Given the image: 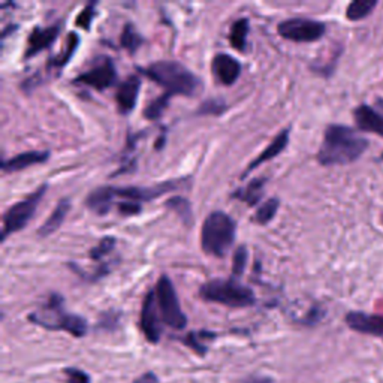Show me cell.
<instances>
[{"instance_id": "cell-1", "label": "cell", "mask_w": 383, "mask_h": 383, "mask_svg": "<svg viewBox=\"0 0 383 383\" xmlns=\"http://www.w3.org/2000/svg\"><path fill=\"white\" fill-rule=\"evenodd\" d=\"M368 147V139L353 127L334 123L325 129L324 141L316 158L322 167H344L358 160Z\"/></svg>"}, {"instance_id": "cell-2", "label": "cell", "mask_w": 383, "mask_h": 383, "mask_svg": "<svg viewBox=\"0 0 383 383\" xmlns=\"http://www.w3.org/2000/svg\"><path fill=\"white\" fill-rule=\"evenodd\" d=\"M147 78L165 88L171 96L183 95L186 98L196 96L202 92V81L180 61L160 60L151 63L147 68H138Z\"/></svg>"}, {"instance_id": "cell-3", "label": "cell", "mask_w": 383, "mask_h": 383, "mask_svg": "<svg viewBox=\"0 0 383 383\" xmlns=\"http://www.w3.org/2000/svg\"><path fill=\"white\" fill-rule=\"evenodd\" d=\"M29 321L37 326L48 331H65L75 338H83L87 331L88 324L80 314L69 313L65 309V301L59 293H51L47 302L37 310L29 314Z\"/></svg>"}, {"instance_id": "cell-4", "label": "cell", "mask_w": 383, "mask_h": 383, "mask_svg": "<svg viewBox=\"0 0 383 383\" xmlns=\"http://www.w3.org/2000/svg\"><path fill=\"white\" fill-rule=\"evenodd\" d=\"M237 235V223L223 211H213L207 216L201 229V247L204 253L214 258H225L231 250Z\"/></svg>"}, {"instance_id": "cell-5", "label": "cell", "mask_w": 383, "mask_h": 383, "mask_svg": "<svg viewBox=\"0 0 383 383\" xmlns=\"http://www.w3.org/2000/svg\"><path fill=\"white\" fill-rule=\"evenodd\" d=\"M199 297L207 302H216L231 309H246L257 304L250 288L237 282V278H214L199 288Z\"/></svg>"}, {"instance_id": "cell-6", "label": "cell", "mask_w": 383, "mask_h": 383, "mask_svg": "<svg viewBox=\"0 0 383 383\" xmlns=\"http://www.w3.org/2000/svg\"><path fill=\"white\" fill-rule=\"evenodd\" d=\"M48 184H42L41 187H37L35 192L29 196H25L24 199L18 201L14 206H11L2 217V242L11 235L20 232L21 229L29 225V222L33 219V216L40 207V204L47 194Z\"/></svg>"}, {"instance_id": "cell-7", "label": "cell", "mask_w": 383, "mask_h": 383, "mask_svg": "<svg viewBox=\"0 0 383 383\" xmlns=\"http://www.w3.org/2000/svg\"><path fill=\"white\" fill-rule=\"evenodd\" d=\"M155 293L162 322L172 329H184L187 326V316L182 309L177 290L167 274L160 276L158 280Z\"/></svg>"}, {"instance_id": "cell-8", "label": "cell", "mask_w": 383, "mask_h": 383, "mask_svg": "<svg viewBox=\"0 0 383 383\" xmlns=\"http://www.w3.org/2000/svg\"><path fill=\"white\" fill-rule=\"evenodd\" d=\"M183 187H189L187 178H174V180H167L158 183L156 186L150 187H141V186H110L111 195L114 196V201L117 198L129 201V202H148L153 199H158L163 195H167L168 192H177Z\"/></svg>"}, {"instance_id": "cell-9", "label": "cell", "mask_w": 383, "mask_h": 383, "mask_svg": "<svg viewBox=\"0 0 383 383\" xmlns=\"http://www.w3.org/2000/svg\"><path fill=\"white\" fill-rule=\"evenodd\" d=\"M277 32L283 40L309 44L322 40L326 33V24L310 18H289L277 25Z\"/></svg>"}, {"instance_id": "cell-10", "label": "cell", "mask_w": 383, "mask_h": 383, "mask_svg": "<svg viewBox=\"0 0 383 383\" xmlns=\"http://www.w3.org/2000/svg\"><path fill=\"white\" fill-rule=\"evenodd\" d=\"M117 78V68L114 65V61L110 57H102L90 69L76 76L73 83L92 87L95 90L102 92L116 84Z\"/></svg>"}, {"instance_id": "cell-11", "label": "cell", "mask_w": 383, "mask_h": 383, "mask_svg": "<svg viewBox=\"0 0 383 383\" xmlns=\"http://www.w3.org/2000/svg\"><path fill=\"white\" fill-rule=\"evenodd\" d=\"M162 324L163 322L158 307L156 293L155 289H153L147 292V295L143 301L141 314H139V326H141L143 334L150 343L158 344L162 337Z\"/></svg>"}, {"instance_id": "cell-12", "label": "cell", "mask_w": 383, "mask_h": 383, "mask_svg": "<svg viewBox=\"0 0 383 383\" xmlns=\"http://www.w3.org/2000/svg\"><path fill=\"white\" fill-rule=\"evenodd\" d=\"M353 117L358 129L383 138V98H377L373 105L363 104L356 107Z\"/></svg>"}, {"instance_id": "cell-13", "label": "cell", "mask_w": 383, "mask_h": 383, "mask_svg": "<svg viewBox=\"0 0 383 383\" xmlns=\"http://www.w3.org/2000/svg\"><path fill=\"white\" fill-rule=\"evenodd\" d=\"M60 30H61L60 24L48 25V28H35L28 37V45H25L24 51V60H30L32 57L48 49L57 41Z\"/></svg>"}, {"instance_id": "cell-14", "label": "cell", "mask_w": 383, "mask_h": 383, "mask_svg": "<svg viewBox=\"0 0 383 383\" xmlns=\"http://www.w3.org/2000/svg\"><path fill=\"white\" fill-rule=\"evenodd\" d=\"M346 325L360 334L379 337L383 340V316L364 312H349L344 317Z\"/></svg>"}, {"instance_id": "cell-15", "label": "cell", "mask_w": 383, "mask_h": 383, "mask_svg": "<svg viewBox=\"0 0 383 383\" xmlns=\"http://www.w3.org/2000/svg\"><path fill=\"white\" fill-rule=\"evenodd\" d=\"M211 71L214 78L223 86H232L240 78L241 65L240 61L225 53H219L213 57Z\"/></svg>"}, {"instance_id": "cell-16", "label": "cell", "mask_w": 383, "mask_h": 383, "mask_svg": "<svg viewBox=\"0 0 383 383\" xmlns=\"http://www.w3.org/2000/svg\"><path fill=\"white\" fill-rule=\"evenodd\" d=\"M141 84V78L138 75L127 76L123 83H120L116 93V102L119 112L123 114V116H127V114H131L135 110Z\"/></svg>"}, {"instance_id": "cell-17", "label": "cell", "mask_w": 383, "mask_h": 383, "mask_svg": "<svg viewBox=\"0 0 383 383\" xmlns=\"http://www.w3.org/2000/svg\"><path fill=\"white\" fill-rule=\"evenodd\" d=\"M289 138H290V127H286V129H283L282 132H280L273 139V141L268 144V147L264 151H261L259 155L247 165V168L244 170V172L241 174V180H242V178H246L252 171L259 168L262 163L270 162V160L276 159L280 155V153H283L286 150L288 144H289Z\"/></svg>"}, {"instance_id": "cell-18", "label": "cell", "mask_w": 383, "mask_h": 383, "mask_svg": "<svg viewBox=\"0 0 383 383\" xmlns=\"http://www.w3.org/2000/svg\"><path fill=\"white\" fill-rule=\"evenodd\" d=\"M49 159V151H25L21 155H17L16 158L5 159L2 162V171L5 174L8 172H18L33 165L45 163Z\"/></svg>"}, {"instance_id": "cell-19", "label": "cell", "mask_w": 383, "mask_h": 383, "mask_svg": "<svg viewBox=\"0 0 383 383\" xmlns=\"http://www.w3.org/2000/svg\"><path fill=\"white\" fill-rule=\"evenodd\" d=\"M114 206H116V201L111 195L110 186L98 187L86 198V207L98 216H107Z\"/></svg>"}, {"instance_id": "cell-20", "label": "cell", "mask_w": 383, "mask_h": 383, "mask_svg": "<svg viewBox=\"0 0 383 383\" xmlns=\"http://www.w3.org/2000/svg\"><path fill=\"white\" fill-rule=\"evenodd\" d=\"M265 186H266V178L265 177L252 178V180L244 187L237 189L234 194L231 195V198L238 199L241 202H246L249 207H254L264 198Z\"/></svg>"}, {"instance_id": "cell-21", "label": "cell", "mask_w": 383, "mask_h": 383, "mask_svg": "<svg viewBox=\"0 0 383 383\" xmlns=\"http://www.w3.org/2000/svg\"><path fill=\"white\" fill-rule=\"evenodd\" d=\"M71 210V201L68 198H63L57 202V206L54 208V211L51 213V216L48 219L42 223V226L40 228V231H37V237L41 238H47L49 235H53L54 232H57L60 226L65 222L66 216Z\"/></svg>"}, {"instance_id": "cell-22", "label": "cell", "mask_w": 383, "mask_h": 383, "mask_svg": "<svg viewBox=\"0 0 383 383\" xmlns=\"http://www.w3.org/2000/svg\"><path fill=\"white\" fill-rule=\"evenodd\" d=\"M80 47V36L76 33H69L68 35V40H66V48L61 51L60 54H57L56 57H51L48 65H47V69L51 71V69H61L65 68L68 63L72 60V56L75 54L76 48Z\"/></svg>"}, {"instance_id": "cell-23", "label": "cell", "mask_w": 383, "mask_h": 383, "mask_svg": "<svg viewBox=\"0 0 383 383\" xmlns=\"http://www.w3.org/2000/svg\"><path fill=\"white\" fill-rule=\"evenodd\" d=\"M249 30L250 25L247 18H238L231 25V30H229V42H231L232 48L240 51V53H244L246 51Z\"/></svg>"}, {"instance_id": "cell-24", "label": "cell", "mask_w": 383, "mask_h": 383, "mask_svg": "<svg viewBox=\"0 0 383 383\" xmlns=\"http://www.w3.org/2000/svg\"><path fill=\"white\" fill-rule=\"evenodd\" d=\"M377 6V0H356L346 8V18L349 21H361L372 14Z\"/></svg>"}, {"instance_id": "cell-25", "label": "cell", "mask_w": 383, "mask_h": 383, "mask_svg": "<svg viewBox=\"0 0 383 383\" xmlns=\"http://www.w3.org/2000/svg\"><path fill=\"white\" fill-rule=\"evenodd\" d=\"M165 207L180 216L184 225H194V213H192V204L189 202V199L183 196H172L165 202Z\"/></svg>"}, {"instance_id": "cell-26", "label": "cell", "mask_w": 383, "mask_h": 383, "mask_svg": "<svg viewBox=\"0 0 383 383\" xmlns=\"http://www.w3.org/2000/svg\"><path fill=\"white\" fill-rule=\"evenodd\" d=\"M214 337L216 334L210 333V331H198V333H189L186 337L182 338V343L198 355L204 356L208 350L206 346V340H213Z\"/></svg>"}, {"instance_id": "cell-27", "label": "cell", "mask_w": 383, "mask_h": 383, "mask_svg": "<svg viewBox=\"0 0 383 383\" xmlns=\"http://www.w3.org/2000/svg\"><path fill=\"white\" fill-rule=\"evenodd\" d=\"M143 42H144V37L138 33L135 25L132 23H127L123 28V32L120 36V45L124 49L129 51L131 54H135L136 49L143 45Z\"/></svg>"}, {"instance_id": "cell-28", "label": "cell", "mask_w": 383, "mask_h": 383, "mask_svg": "<svg viewBox=\"0 0 383 383\" xmlns=\"http://www.w3.org/2000/svg\"><path fill=\"white\" fill-rule=\"evenodd\" d=\"M278 207H280L278 198L266 199L265 202L261 204V207L257 210V213H254L253 222L258 223V225H268L276 217Z\"/></svg>"}, {"instance_id": "cell-29", "label": "cell", "mask_w": 383, "mask_h": 383, "mask_svg": "<svg viewBox=\"0 0 383 383\" xmlns=\"http://www.w3.org/2000/svg\"><path fill=\"white\" fill-rule=\"evenodd\" d=\"M171 98H172L171 95L163 93L160 98H158V99H155L153 102H150V104L146 108V111H144V116L148 120H158V119H160L163 111L168 108V104H170Z\"/></svg>"}, {"instance_id": "cell-30", "label": "cell", "mask_w": 383, "mask_h": 383, "mask_svg": "<svg viewBox=\"0 0 383 383\" xmlns=\"http://www.w3.org/2000/svg\"><path fill=\"white\" fill-rule=\"evenodd\" d=\"M228 110V105L220 99H208L202 102L196 114L198 116H220Z\"/></svg>"}, {"instance_id": "cell-31", "label": "cell", "mask_w": 383, "mask_h": 383, "mask_svg": "<svg viewBox=\"0 0 383 383\" xmlns=\"http://www.w3.org/2000/svg\"><path fill=\"white\" fill-rule=\"evenodd\" d=\"M116 238L114 237H104L102 238L98 244L90 250V253H88V257H90L93 261H100L104 257H107V254L110 252H112V249L116 247Z\"/></svg>"}, {"instance_id": "cell-32", "label": "cell", "mask_w": 383, "mask_h": 383, "mask_svg": "<svg viewBox=\"0 0 383 383\" xmlns=\"http://www.w3.org/2000/svg\"><path fill=\"white\" fill-rule=\"evenodd\" d=\"M247 259H249V252L246 246L237 247V250L234 252V258H232V276L235 278L244 274L246 266H247Z\"/></svg>"}, {"instance_id": "cell-33", "label": "cell", "mask_w": 383, "mask_h": 383, "mask_svg": "<svg viewBox=\"0 0 383 383\" xmlns=\"http://www.w3.org/2000/svg\"><path fill=\"white\" fill-rule=\"evenodd\" d=\"M96 5L95 2L88 4L86 8H83V11L78 14V17L75 18V25L80 29H84V30H90V25H92V21L96 16Z\"/></svg>"}, {"instance_id": "cell-34", "label": "cell", "mask_w": 383, "mask_h": 383, "mask_svg": "<svg viewBox=\"0 0 383 383\" xmlns=\"http://www.w3.org/2000/svg\"><path fill=\"white\" fill-rule=\"evenodd\" d=\"M63 375L66 376L68 383H92L90 375L83 372V370L80 368L66 367V368H63Z\"/></svg>"}, {"instance_id": "cell-35", "label": "cell", "mask_w": 383, "mask_h": 383, "mask_svg": "<svg viewBox=\"0 0 383 383\" xmlns=\"http://www.w3.org/2000/svg\"><path fill=\"white\" fill-rule=\"evenodd\" d=\"M116 207L119 210V213H122L123 216H136L143 211L141 204L136 202H129V201H123V202H117Z\"/></svg>"}, {"instance_id": "cell-36", "label": "cell", "mask_w": 383, "mask_h": 383, "mask_svg": "<svg viewBox=\"0 0 383 383\" xmlns=\"http://www.w3.org/2000/svg\"><path fill=\"white\" fill-rule=\"evenodd\" d=\"M134 383H159V377L156 373L147 372L143 376H139Z\"/></svg>"}, {"instance_id": "cell-37", "label": "cell", "mask_w": 383, "mask_h": 383, "mask_svg": "<svg viewBox=\"0 0 383 383\" xmlns=\"http://www.w3.org/2000/svg\"><path fill=\"white\" fill-rule=\"evenodd\" d=\"M242 383H276V382L271 377L259 376V377H249L247 380H244Z\"/></svg>"}, {"instance_id": "cell-38", "label": "cell", "mask_w": 383, "mask_h": 383, "mask_svg": "<svg viewBox=\"0 0 383 383\" xmlns=\"http://www.w3.org/2000/svg\"><path fill=\"white\" fill-rule=\"evenodd\" d=\"M380 160H382V162H383V153H382V156H380Z\"/></svg>"}]
</instances>
